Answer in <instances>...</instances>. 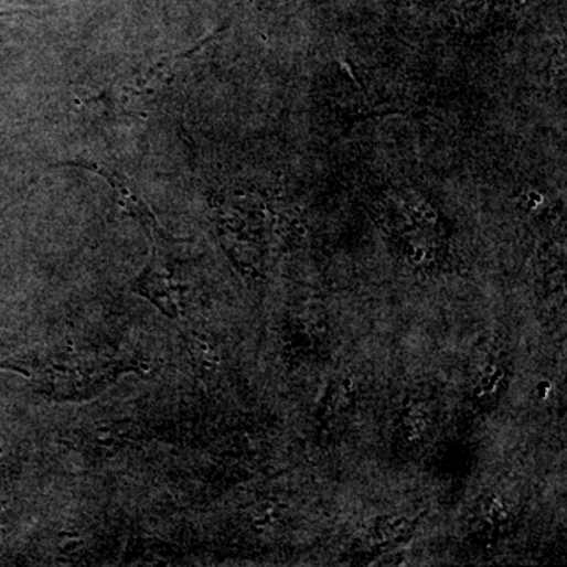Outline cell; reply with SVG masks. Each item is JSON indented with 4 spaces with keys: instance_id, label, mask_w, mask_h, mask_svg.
I'll use <instances>...</instances> for the list:
<instances>
[{
    "instance_id": "cell-8",
    "label": "cell",
    "mask_w": 567,
    "mask_h": 567,
    "mask_svg": "<svg viewBox=\"0 0 567 567\" xmlns=\"http://www.w3.org/2000/svg\"><path fill=\"white\" fill-rule=\"evenodd\" d=\"M344 389L345 392H350V389H352V382L344 381Z\"/></svg>"
},
{
    "instance_id": "cell-3",
    "label": "cell",
    "mask_w": 567,
    "mask_h": 567,
    "mask_svg": "<svg viewBox=\"0 0 567 567\" xmlns=\"http://www.w3.org/2000/svg\"><path fill=\"white\" fill-rule=\"evenodd\" d=\"M529 202H533V204L539 205L541 202H543V196H541L539 193H536V191H532V193L528 194Z\"/></svg>"
},
{
    "instance_id": "cell-6",
    "label": "cell",
    "mask_w": 567,
    "mask_h": 567,
    "mask_svg": "<svg viewBox=\"0 0 567 567\" xmlns=\"http://www.w3.org/2000/svg\"><path fill=\"white\" fill-rule=\"evenodd\" d=\"M493 371H495V367H493L492 364H489V366H485L484 374L492 375Z\"/></svg>"
},
{
    "instance_id": "cell-5",
    "label": "cell",
    "mask_w": 567,
    "mask_h": 567,
    "mask_svg": "<svg viewBox=\"0 0 567 567\" xmlns=\"http://www.w3.org/2000/svg\"><path fill=\"white\" fill-rule=\"evenodd\" d=\"M297 232L301 235V237H306V235H308V231H306V227L301 226V224H298Z\"/></svg>"
},
{
    "instance_id": "cell-11",
    "label": "cell",
    "mask_w": 567,
    "mask_h": 567,
    "mask_svg": "<svg viewBox=\"0 0 567 567\" xmlns=\"http://www.w3.org/2000/svg\"><path fill=\"white\" fill-rule=\"evenodd\" d=\"M517 2H521V3H522V2H525V0H517Z\"/></svg>"
},
{
    "instance_id": "cell-10",
    "label": "cell",
    "mask_w": 567,
    "mask_h": 567,
    "mask_svg": "<svg viewBox=\"0 0 567 567\" xmlns=\"http://www.w3.org/2000/svg\"><path fill=\"white\" fill-rule=\"evenodd\" d=\"M0 14H7V11H0Z\"/></svg>"
},
{
    "instance_id": "cell-9",
    "label": "cell",
    "mask_w": 567,
    "mask_h": 567,
    "mask_svg": "<svg viewBox=\"0 0 567 567\" xmlns=\"http://www.w3.org/2000/svg\"><path fill=\"white\" fill-rule=\"evenodd\" d=\"M484 393V388H482V386H478L477 388V392H474V394H477V396H481V394Z\"/></svg>"
},
{
    "instance_id": "cell-2",
    "label": "cell",
    "mask_w": 567,
    "mask_h": 567,
    "mask_svg": "<svg viewBox=\"0 0 567 567\" xmlns=\"http://www.w3.org/2000/svg\"><path fill=\"white\" fill-rule=\"evenodd\" d=\"M425 220L427 221V223H436L437 213L434 212V210L427 208L425 212Z\"/></svg>"
},
{
    "instance_id": "cell-7",
    "label": "cell",
    "mask_w": 567,
    "mask_h": 567,
    "mask_svg": "<svg viewBox=\"0 0 567 567\" xmlns=\"http://www.w3.org/2000/svg\"><path fill=\"white\" fill-rule=\"evenodd\" d=\"M489 377H491V375H484V378H482V381H481L482 388H484V386L489 385Z\"/></svg>"
},
{
    "instance_id": "cell-1",
    "label": "cell",
    "mask_w": 567,
    "mask_h": 567,
    "mask_svg": "<svg viewBox=\"0 0 567 567\" xmlns=\"http://www.w3.org/2000/svg\"><path fill=\"white\" fill-rule=\"evenodd\" d=\"M426 252L422 248H416L414 256H411V259H414L415 264H421L422 260H425Z\"/></svg>"
},
{
    "instance_id": "cell-4",
    "label": "cell",
    "mask_w": 567,
    "mask_h": 567,
    "mask_svg": "<svg viewBox=\"0 0 567 567\" xmlns=\"http://www.w3.org/2000/svg\"><path fill=\"white\" fill-rule=\"evenodd\" d=\"M546 388H550V383H548V382L541 383L539 392H541V397H543V399H546V393H544V389H546Z\"/></svg>"
}]
</instances>
